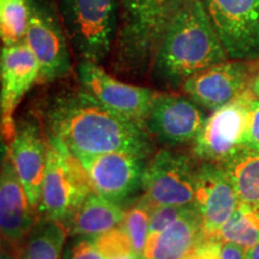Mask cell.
Returning <instances> with one entry per match:
<instances>
[{"mask_svg": "<svg viewBox=\"0 0 259 259\" xmlns=\"http://www.w3.org/2000/svg\"><path fill=\"white\" fill-rule=\"evenodd\" d=\"M48 138L74 156L130 151L147 157L151 151L147 130L109 111L83 89L63 93L46 109Z\"/></svg>", "mask_w": 259, "mask_h": 259, "instance_id": "6da1fadb", "label": "cell"}, {"mask_svg": "<svg viewBox=\"0 0 259 259\" xmlns=\"http://www.w3.org/2000/svg\"><path fill=\"white\" fill-rule=\"evenodd\" d=\"M227 58L203 0H192L186 2L171 21L151 66L158 80L169 87H183L193 74Z\"/></svg>", "mask_w": 259, "mask_h": 259, "instance_id": "7a4b0ae2", "label": "cell"}, {"mask_svg": "<svg viewBox=\"0 0 259 259\" xmlns=\"http://www.w3.org/2000/svg\"><path fill=\"white\" fill-rule=\"evenodd\" d=\"M185 0H120L115 69L139 74L154 63L162 38Z\"/></svg>", "mask_w": 259, "mask_h": 259, "instance_id": "3957f363", "label": "cell"}, {"mask_svg": "<svg viewBox=\"0 0 259 259\" xmlns=\"http://www.w3.org/2000/svg\"><path fill=\"white\" fill-rule=\"evenodd\" d=\"M93 192L88 174L78 157L60 142L48 138L38 205L40 218L67 222Z\"/></svg>", "mask_w": 259, "mask_h": 259, "instance_id": "277c9868", "label": "cell"}, {"mask_svg": "<svg viewBox=\"0 0 259 259\" xmlns=\"http://www.w3.org/2000/svg\"><path fill=\"white\" fill-rule=\"evenodd\" d=\"M58 10L74 53L101 63L118 34L116 0H59Z\"/></svg>", "mask_w": 259, "mask_h": 259, "instance_id": "5b68a950", "label": "cell"}, {"mask_svg": "<svg viewBox=\"0 0 259 259\" xmlns=\"http://www.w3.org/2000/svg\"><path fill=\"white\" fill-rule=\"evenodd\" d=\"M29 9L24 41L40 65V82L63 78L71 70V54L59 10L52 0H29Z\"/></svg>", "mask_w": 259, "mask_h": 259, "instance_id": "8992f818", "label": "cell"}, {"mask_svg": "<svg viewBox=\"0 0 259 259\" xmlns=\"http://www.w3.org/2000/svg\"><path fill=\"white\" fill-rule=\"evenodd\" d=\"M196 169L183 154L162 149L145 167L139 204L150 211L156 206H193Z\"/></svg>", "mask_w": 259, "mask_h": 259, "instance_id": "52a82bcc", "label": "cell"}, {"mask_svg": "<svg viewBox=\"0 0 259 259\" xmlns=\"http://www.w3.org/2000/svg\"><path fill=\"white\" fill-rule=\"evenodd\" d=\"M254 96L252 89H248L213 112L193 141L194 156L204 162L221 164L244 148L248 113Z\"/></svg>", "mask_w": 259, "mask_h": 259, "instance_id": "ba28073f", "label": "cell"}, {"mask_svg": "<svg viewBox=\"0 0 259 259\" xmlns=\"http://www.w3.org/2000/svg\"><path fill=\"white\" fill-rule=\"evenodd\" d=\"M220 40L233 60L259 58V0H203Z\"/></svg>", "mask_w": 259, "mask_h": 259, "instance_id": "9c48e42d", "label": "cell"}, {"mask_svg": "<svg viewBox=\"0 0 259 259\" xmlns=\"http://www.w3.org/2000/svg\"><path fill=\"white\" fill-rule=\"evenodd\" d=\"M78 78L84 92L102 106L144 127L157 92L120 82L107 73L99 64L90 60L79 63Z\"/></svg>", "mask_w": 259, "mask_h": 259, "instance_id": "30bf717a", "label": "cell"}, {"mask_svg": "<svg viewBox=\"0 0 259 259\" xmlns=\"http://www.w3.org/2000/svg\"><path fill=\"white\" fill-rule=\"evenodd\" d=\"M254 61L226 60L213 65L186 79L183 90L193 102L212 112L218 111L252 89L257 76Z\"/></svg>", "mask_w": 259, "mask_h": 259, "instance_id": "8fae6325", "label": "cell"}, {"mask_svg": "<svg viewBox=\"0 0 259 259\" xmlns=\"http://www.w3.org/2000/svg\"><path fill=\"white\" fill-rule=\"evenodd\" d=\"M93 191L112 202L121 204L142 187L144 156L130 151L79 156Z\"/></svg>", "mask_w": 259, "mask_h": 259, "instance_id": "7c38bea8", "label": "cell"}, {"mask_svg": "<svg viewBox=\"0 0 259 259\" xmlns=\"http://www.w3.org/2000/svg\"><path fill=\"white\" fill-rule=\"evenodd\" d=\"M193 206L202 218L206 239L218 240L220 228L239 206L234 186L221 164L204 162L196 169Z\"/></svg>", "mask_w": 259, "mask_h": 259, "instance_id": "4fadbf2b", "label": "cell"}, {"mask_svg": "<svg viewBox=\"0 0 259 259\" xmlns=\"http://www.w3.org/2000/svg\"><path fill=\"white\" fill-rule=\"evenodd\" d=\"M2 74V130L6 141L15 134L12 118L16 107L31 87L40 80V65L25 41L5 46L0 58Z\"/></svg>", "mask_w": 259, "mask_h": 259, "instance_id": "5bb4252c", "label": "cell"}, {"mask_svg": "<svg viewBox=\"0 0 259 259\" xmlns=\"http://www.w3.org/2000/svg\"><path fill=\"white\" fill-rule=\"evenodd\" d=\"M205 121L204 113L194 102L185 97L158 93L145 119L144 128L163 143L181 144L193 142Z\"/></svg>", "mask_w": 259, "mask_h": 259, "instance_id": "9a60e30c", "label": "cell"}, {"mask_svg": "<svg viewBox=\"0 0 259 259\" xmlns=\"http://www.w3.org/2000/svg\"><path fill=\"white\" fill-rule=\"evenodd\" d=\"M27 191L30 204L38 212L41 187L47 163V143L37 122L24 119L16 125L6 153Z\"/></svg>", "mask_w": 259, "mask_h": 259, "instance_id": "2e32d148", "label": "cell"}, {"mask_svg": "<svg viewBox=\"0 0 259 259\" xmlns=\"http://www.w3.org/2000/svg\"><path fill=\"white\" fill-rule=\"evenodd\" d=\"M14 164L6 156L0 180V227L3 239L19 257L36 223V215Z\"/></svg>", "mask_w": 259, "mask_h": 259, "instance_id": "e0dca14e", "label": "cell"}, {"mask_svg": "<svg viewBox=\"0 0 259 259\" xmlns=\"http://www.w3.org/2000/svg\"><path fill=\"white\" fill-rule=\"evenodd\" d=\"M205 239L202 218L190 206L164 231L149 234L141 259H186Z\"/></svg>", "mask_w": 259, "mask_h": 259, "instance_id": "ac0fdd59", "label": "cell"}, {"mask_svg": "<svg viewBox=\"0 0 259 259\" xmlns=\"http://www.w3.org/2000/svg\"><path fill=\"white\" fill-rule=\"evenodd\" d=\"M125 216L126 211L121 204L93 192L65 225L69 228L70 235L95 238L120 226Z\"/></svg>", "mask_w": 259, "mask_h": 259, "instance_id": "d6986e66", "label": "cell"}, {"mask_svg": "<svg viewBox=\"0 0 259 259\" xmlns=\"http://www.w3.org/2000/svg\"><path fill=\"white\" fill-rule=\"evenodd\" d=\"M221 166L234 186L239 204L259 212V151L244 147Z\"/></svg>", "mask_w": 259, "mask_h": 259, "instance_id": "ffe728a7", "label": "cell"}, {"mask_svg": "<svg viewBox=\"0 0 259 259\" xmlns=\"http://www.w3.org/2000/svg\"><path fill=\"white\" fill-rule=\"evenodd\" d=\"M69 235L63 221L41 218L28 235L19 259H61Z\"/></svg>", "mask_w": 259, "mask_h": 259, "instance_id": "44dd1931", "label": "cell"}, {"mask_svg": "<svg viewBox=\"0 0 259 259\" xmlns=\"http://www.w3.org/2000/svg\"><path fill=\"white\" fill-rule=\"evenodd\" d=\"M216 239L220 242H232L246 251L259 244V212L247 206L236 208L218 232Z\"/></svg>", "mask_w": 259, "mask_h": 259, "instance_id": "7402d4cb", "label": "cell"}, {"mask_svg": "<svg viewBox=\"0 0 259 259\" xmlns=\"http://www.w3.org/2000/svg\"><path fill=\"white\" fill-rule=\"evenodd\" d=\"M29 16V0H0V37L3 47L24 41Z\"/></svg>", "mask_w": 259, "mask_h": 259, "instance_id": "603a6c76", "label": "cell"}, {"mask_svg": "<svg viewBox=\"0 0 259 259\" xmlns=\"http://www.w3.org/2000/svg\"><path fill=\"white\" fill-rule=\"evenodd\" d=\"M121 225L131 242L132 251L138 259H141L149 236V225H150L149 210L142 204H136L126 211L125 220Z\"/></svg>", "mask_w": 259, "mask_h": 259, "instance_id": "cb8c5ba5", "label": "cell"}, {"mask_svg": "<svg viewBox=\"0 0 259 259\" xmlns=\"http://www.w3.org/2000/svg\"><path fill=\"white\" fill-rule=\"evenodd\" d=\"M92 239L96 248L105 259L134 253L131 242H130V239L122 225Z\"/></svg>", "mask_w": 259, "mask_h": 259, "instance_id": "d4e9b609", "label": "cell"}, {"mask_svg": "<svg viewBox=\"0 0 259 259\" xmlns=\"http://www.w3.org/2000/svg\"><path fill=\"white\" fill-rule=\"evenodd\" d=\"M190 206H173L164 205L156 206L149 211L150 213V225H149V234H156L173 225L178 219L185 213Z\"/></svg>", "mask_w": 259, "mask_h": 259, "instance_id": "484cf974", "label": "cell"}, {"mask_svg": "<svg viewBox=\"0 0 259 259\" xmlns=\"http://www.w3.org/2000/svg\"><path fill=\"white\" fill-rule=\"evenodd\" d=\"M61 259H105L96 248L92 238L80 236L70 242Z\"/></svg>", "mask_w": 259, "mask_h": 259, "instance_id": "4316f807", "label": "cell"}, {"mask_svg": "<svg viewBox=\"0 0 259 259\" xmlns=\"http://www.w3.org/2000/svg\"><path fill=\"white\" fill-rule=\"evenodd\" d=\"M244 147L259 151V99L257 96L251 102Z\"/></svg>", "mask_w": 259, "mask_h": 259, "instance_id": "83f0119b", "label": "cell"}, {"mask_svg": "<svg viewBox=\"0 0 259 259\" xmlns=\"http://www.w3.org/2000/svg\"><path fill=\"white\" fill-rule=\"evenodd\" d=\"M220 259H246V250L232 242H221Z\"/></svg>", "mask_w": 259, "mask_h": 259, "instance_id": "f1b7e54d", "label": "cell"}, {"mask_svg": "<svg viewBox=\"0 0 259 259\" xmlns=\"http://www.w3.org/2000/svg\"><path fill=\"white\" fill-rule=\"evenodd\" d=\"M246 259H259V244L246 251Z\"/></svg>", "mask_w": 259, "mask_h": 259, "instance_id": "f546056e", "label": "cell"}, {"mask_svg": "<svg viewBox=\"0 0 259 259\" xmlns=\"http://www.w3.org/2000/svg\"><path fill=\"white\" fill-rule=\"evenodd\" d=\"M252 92L254 93V95L259 99V70L257 72V76H255V79L253 84H252Z\"/></svg>", "mask_w": 259, "mask_h": 259, "instance_id": "4dcf8cb0", "label": "cell"}, {"mask_svg": "<svg viewBox=\"0 0 259 259\" xmlns=\"http://www.w3.org/2000/svg\"><path fill=\"white\" fill-rule=\"evenodd\" d=\"M111 259H138V257L136 254H126V255H120V257H115V258H111Z\"/></svg>", "mask_w": 259, "mask_h": 259, "instance_id": "1f68e13d", "label": "cell"}, {"mask_svg": "<svg viewBox=\"0 0 259 259\" xmlns=\"http://www.w3.org/2000/svg\"><path fill=\"white\" fill-rule=\"evenodd\" d=\"M185 2H192V0H185Z\"/></svg>", "mask_w": 259, "mask_h": 259, "instance_id": "d6a6232c", "label": "cell"}]
</instances>
